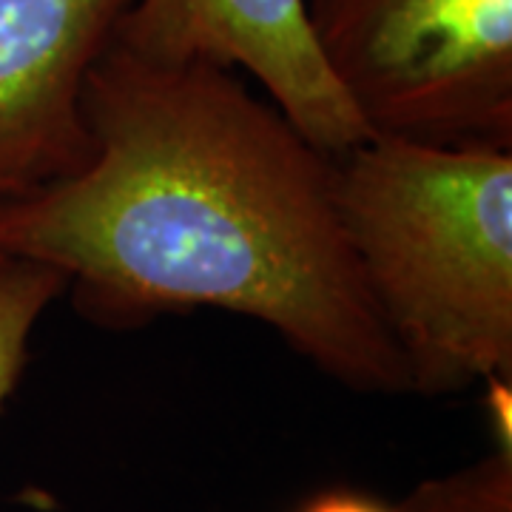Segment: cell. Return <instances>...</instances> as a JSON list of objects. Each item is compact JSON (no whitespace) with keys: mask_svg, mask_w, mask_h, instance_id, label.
<instances>
[{"mask_svg":"<svg viewBox=\"0 0 512 512\" xmlns=\"http://www.w3.org/2000/svg\"><path fill=\"white\" fill-rule=\"evenodd\" d=\"M89 165L0 205V248L55 268L94 322L239 313L359 393H407L336 208L333 154L234 69L111 43L83 89Z\"/></svg>","mask_w":512,"mask_h":512,"instance_id":"cell-1","label":"cell"},{"mask_svg":"<svg viewBox=\"0 0 512 512\" xmlns=\"http://www.w3.org/2000/svg\"><path fill=\"white\" fill-rule=\"evenodd\" d=\"M333 163L339 220L407 393L512 379V148L373 134Z\"/></svg>","mask_w":512,"mask_h":512,"instance_id":"cell-2","label":"cell"},{"mask_svg":"<svg viewBox=\"0 0 512 512\" xmlns=\"http://www.w3.org/2000/svg\"><path fill=\"white\" fill-rule=\"evenodd\" d=\"M370 134L512 148V0H305Z\"/></svg>","mask_w":512,"mask_h":512,"instance_id":"cell-3","label":"cell"},{"mask_svg":"<svg viewBox=\"0 0 512 512\" xmlns=\"http://www.w3.org/2000/svg\"><path fill=\"white\" fill-rule=\"evenodd\" d=\"M114 40L157 63L248 72L333 157L373 137L316 46L305 0H134Z\"/></svg>","mask_w":512,"mask_h":512,"instance_id":"cell-4","label":"cell"},{"mask_svg":"<svg viewBox=\"0 0 512 512\" xmlns=\"http://www.w3.org/2000/svg\"><path fill=\"white\" fill-rule=\"evenodd\" d=\"M134 0H0V205L80 174L92 66Z\"/></svg>","mask_w":512,"mask_h":512,"instance_id":"cell-5","label":"cell"},{"mask_svg":"<svg viewBox=\"0 0 512 512\" xmlns=\"http://www.w3.org/2000/svg\"><path fill=\"white\" fill-rule=\"evenodd\" d=\"M63 293L55 268L0 248V410L23 376L35 325Z\"/></svg>","mask_w":512,"mask_h":512,"instance_id":"cell-6","label":"cell"},{"mask_svg":"<svg viewBox=\"0 0 512 512\" xmlns=\"http://www.w3.org/2000/svg\"><path fill=\"white\" fill-rule=\"evenodd\" d=\"M402 512H512V444L467 467L416 484L399 501Z\"/></svg>","mask_w":512,"mask_h":512,"instance_id":"cell-7","label":"cell"},{"mask_svg":"<svg viewBox=\"0 0 512 512\" xmlns=\"http://www.w3.org/2000/svg\"><path fill=\"white\" fill-rule=\"evenodd\" d=\"M296 512H402L399 504H384L382 498L348 487L325 490L308 498Z\"/></svg>","mask_w":512,"mask_h":512,"instance_id":"cell-8","label":"cell"}]
</instances>
